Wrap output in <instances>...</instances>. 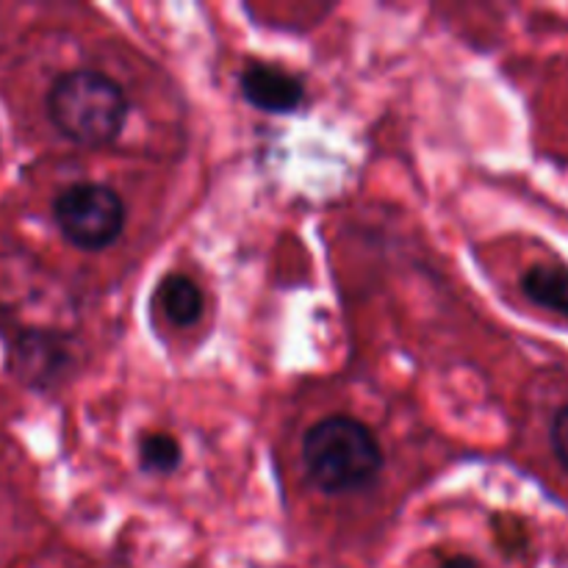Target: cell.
I'll list each match as a JSON object with an SVG mask.
<instances>
[{"instance_id":"cell-1","label":"cell","mask_w":568,"mask_h":568,"mask_svg":"<svg viewBox=\"0 0 568 568\" xmlns=\"http://www.w3.org/2000/svg\"><path fill=\"white\" fill-rule=\"evenodd\" d=\"M303 466L322 494L344 497L381 475L383 449L364 422L336 414L308 427L303 436Z\"/></svg>"},{"instance_id":"cell-2","label":"cell","mask_w":568,"mask_h":568,"mask_svg":"<svg viewBox=\"0 0 568 568\" xmlns=\"http://www.w3.org/2000/svg\"><path fill=\"white\" fill-rule=\"evenodd\" d=\"M44 111L55 131L81 148H105L122 133L128 98L114 78L98 70H72L53 81Z\"/></svg>"},{"instance_id":"cell-3","label":"cell","mask_w":568,"mask_h":568,"mask_svg":"<svg viewBox=\"0 0 568 568\" xmlns=\"http://www.w3.org/2000/svg\"><path fill=\"white\" fill-rule=\"evenodd\" d=\"M53 220L72 247L98 253L120 239L125 203L103 183H72L53 200Z\"/></svg>"},{"instance_id":"cell-4","label":"cell","mask_w":568,"mask_h":568,"mask_svg":"<svg viewBox=\"0 0 568 568\" xmlns=\"http://www.w3.org/2000/svg\"><path fill=\"white\" fill-rule=\"evenodd\" d=\"M70 349L67 342L53 331H20L9 342V358L6 366L22 386L33 392H48L70 366Z\"/></svg>"},{"instance_id":"cell-5","label":"cell","mask_w":568,"mask_h":568,"mask_svg":"<svg viewBox=\"0 0 568 568\" xmlns=\"http://www.w3.org/2000/svg\"><path fill=\"white\" fill-rule=\"evenodd\" d=\"M244 100L266 114H292L305 100V87L297 75L275 64H250L239 78Z\"/></svg>"},{"instance_id":"cell-6","label":"cell","mask_w":568,"mask_h":568,"mask_svg":"<svg viewBox=\"0 0 568 568\" xmlns=\"http://www.w3.org/2000/svg\"><path fill=\"white\" fill-rule=\"evenodd\" d=\"M521 292L538 308H547L552 314L568 320V266L538 264L521 275Z\"/></svg>"},{"instance_id":"cell-7","label":"cell","mask_w":568,"mask_h":568,"mask_svg":"<svg viewBox=\"0 0 568 568\" xmlns=\"http://www.w3.org/2000/svg\"><path fill=\"white\" fill-rule=\"evenodd\" d=\"M159 303L166 320L178 327H189L203 316L205 297L203 288L186 275H170L159 286Z\"/></svg>"},{"instance_id":"cell-8","label":"cell","mask_w":568,"mask_h":568,"mask_svg":"<svg viewBox=\"0 0 568 568\" xmlns=\"http://www.w3.org/2000/svg\"><path fill=\"white\" fill-rule=\"evenodd\" d=\"M183 449L178 444V438L166 436V433H153V436H144L139 444V460L148 471L155 475H172V471L181 466Z\"/></svg>"},{"instance_id":"cell-9","label":"cell","mask_w":568,"mask_h":568,"mask_svg":"<svg viewBox=\"0 0 568 568\" xmlns=\"http://www.w3.org/2000/svg\"><path fill=\"white\" fill-rule=\"evenodd\" d=\"M549 442H552V453L558 464L568 471V405L555 414L552 430H549Z\"/></svg>"},{"instance_id":"cell-10","label":"cell","mask_w":568,"mask_h":568,"mask_svg":"<svg viewBox=\"0 0 568 568\" xmlns=\"http://www.w3.org/2000/svg\"><path fill=\"white\" fill-rule=\"evenodd\" d=\"M442 568H480V564L469 555H453V558L442 560Z\"/></svg>"}]
</instances>
